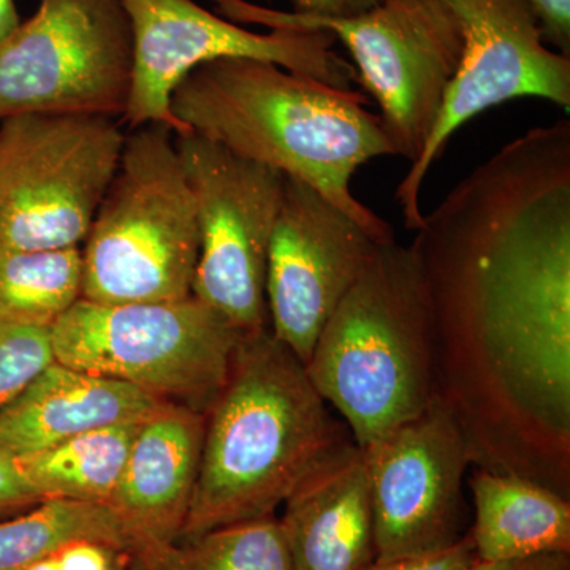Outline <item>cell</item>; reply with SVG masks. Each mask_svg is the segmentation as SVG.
<instances>
[{
	"label": "cell",
	"mask_w": 570,
	"mask_h": 570,
	"mask_svg": "<svg viewBox=\"0 0 570 570\" xmlns=\"http://www.w3.org/2000/svg\"><path fill=\"white\" fill-rule=\"evenodd\" d=\"M436 397L472 466L570 491V122L509 141L423 216Z\"/></svg>",
	"instance_id": "1"
},
{
	"label": "cell",
	"mask_w": 570,
	"mask_h": 570,
	"mask_svg": "<svg viewBox=\"0 0 570 570\" xmlns=\"http://www.w3.org/2000/svg\"><path fill=\"white\" fill-rule=\"evenodd\" d=\"M171 112L184 132L309 184L379 243L395 242L392 225L352 194L362 165L395 156L362 92L272 62L217 59L176 86Z\"/></svg>",
	"instance_id": "2"
},
{
	"label": "cell",
	"mask_w": 570,
	"mask_h": 570,
	"mask_svg": "<svg viewBox=\"0 0 570 570\" xmlns=\"http://www.w3.org/2000/svg\"><path fill=\"white\" fill-rule=\"evenodd\" d=\"M352 439L272 330L243 333L205 414L204 448L181 540L275 515L288 494Z\"/></svg>",
	"instance_id": "3"
},
{
	"label": "cell",
	"mask_w": 570,
	"mask_h": 570,
	"mask_svg": "<svg viewBox=\"0 0 570 570\" xmlns=\"http://www.w3.org/2000/svg\"><path fill=\"white\" fill-rule=\"evenodd\" d=\"M305 367L360 449L436 400L430 309L411 245L381 246L322 328Z\"/></svg>",
	"instance_id": "4"
},
{
	"label": "cell",
	"mask_w": 570,
	"mask_h": 570,
	"mask_svg": "<svg viewBox=\"0 0 570 570\" xmlns=\"http://www.w3.org/2000/svg\"><path fill=\"white\" fill-rule=\"evenodd\" d=\"M198 249L197 206L174 130L159 122L130 130L81 250V298L102 305L189 298Z\"/></svg>",
	"instance_id": "5"
},
{
	"label": "cell",
	"mask_w": 570,
	"mask_h": 570,
	"mask_svg": "<svg viewBox=\"0 0 570 570\" xmlns=\"http://www.w3.org/2000/svg\"><path fill=\"white\" fill-rule=\"evenodd\" d=\"M213 2L234 22L335 36L354 59L356 81L381 108L377 116L395 156L411 165L422 157L463 58L460 21L444 0H382L346 18L265 9L246 0Z\"/></svg>",
	"instance_id": "6"
},
{
	"label": "cell",
	"mask_w": 570,
	"mask_h": 570,
	"mask_svg": "<svg viewBox=\"0 0 570 570\" xmlns=\"http://www.w3.org/2000/svg\"><path fill=\"white\" fill-rule=\"evenodd\" d=\"M243 332L195 296L178 302L78 299L51 325L61 365L116 379L206 414Z\"/></svg>",
	"instance_id": "7"
},
{
	"label": "cell",
	"mask_w": 570,
	"mask_h": 570,
	"mask_svg": "<svg viewBox=\"0 0 570 570\" xmlns=\"http://www.w3.org/2000/svg\"><path fill=\"white\" fill-rule=\"evenodd\" d=\"M121 121L100 115L0 121V250L80 247L121 163Z\"/></svg>",
	"instance_id": "8"
},
{
	"label": "cell",
	"mask_w": 570,
	"mask_h": 570,
	"mask_svg": "<svg viewBox=\"0 0 570 570\" xmlns=\"http://www.w3.org/2000/svg\"><path fill=\"white\" fill-rule=\"evenodd\" d=\"M132 75L122 0H40L0 43V121L37 112L121 119Z\"/></svg>",
	"instance_id": "9"
},
{
	"label": "cell",
	"mask_w": 570,
	"mask_h": 570,
	"mask_svg": "<svg viewBox=\"0 0 570 570\" xmlns=\"http://www.w3.org/2000/svg\"><path fill=\"white\" fill-rule=\"evenodd\" d=\"M175 142L197 206L193 296L239 332L269 328L266 264L285 175L193 130Z\"/></svg>",
	"instance_id": "10"
},
{
	"label": "cell",
	"mask_w": 570,
	"mask_h": 570,
	"mask_svg": "<svg viewBox=\"0 0 570 570\" xmlns=\"http://www.w3.org/2000/svg\"><path fill=\"white\" fill-rule=\"evenodd\" d=\"M134 31V75L121 124L130 130L159 122L184 132L171 112V96L189 71L217 59H255L354 89L355 67L335 51L326 31H247L194 0H122Z\"/></svg>",
	"instance_id": "11"
},
{
	"label": "cell",
	"mask_w": 570,
	"mask_h": 570,
	"mask_svg": "<svg viewBox=\"0 0 570 570\" xmlns=\"http://www.w3.org/2000/svg\"><path fill=\"white\" fill-rule=\"evenodd\" d=\"M459 18L463 58L422 157L397 184L395 200L417 230L423 184L456 130L480 112L535 97L570 108V58L543 39L530 0H444Z\"/></svg>",
	"instance_id": "12"
},
{
	"label": "cell",
	"mask_w": 570,
	"mask_h": 570,
	"mask_svg": "<svg viewBox=\"0 0 570 570\" xmlns=\"http://www.w3.org/2000/svg\"><path fill=\"white\" fill-rule=\"evenodd\" d=\"M377 562L448 550L469 532L463 482L471 452L439 397L417 417L363 448Z\"/></svg>",
	"instance_id": "13"
},
{
	"label": "cell",
	"mask_w": 570,
	"mask_h": 570,
	"mask_svg": "<svg viewBox=\"0 0 570 570\" xmlns=\"http://www.w3.org/2000/svg\"><path fill=\"white\" fill-rule=\"evenodd\" d=\"M382 245L309 184L285 176L266 264V306L273 336L303 365Z\"/></svg>",
	"instance_id": "14"
},
{
	"label": "cell",
	"mask_w": 570,
	"mask_h": 570,
	"mask_svg": "<svg viewBox=\"0 0 570 570\" xmlns=\"http://www.w3.org/2000/svg\"><path fill=\"white\" fill-rule=\"evenodd\" d=\"M292 570H370L377 562L373 499L354 439L325 456L284 501Z\"/></svg>",
	"instance_id": "15"
},
{
	"label": "cell",
	"mask_w": 570,
	"mask_h": 570,
	"mask_svg": "<svg viewBox=\"0 0 570 570\" xmlns=\"http://www.w3.org/2000/svg\"><path fill=\"white\" fill-rule=\"evenodd\" d=\"M204 434L205 414L175 403L165 404L138 428L110 501L137 540V557L181 538L197 483Z\"/></svg>",
	"instance_id": "16"
},
{
	"label": "cell",
	"mask_w": 570,
	"mask_h": 570,
	"mask_svg": "<svg viewBox=\"0 0 570 570\" xmlns=\"http://www.w3.org/2000/svg\"><path fill=\"white\" fill-rule=\"evenodd\" d=\"M165 404L135 385L55 362L0 411V450L21 459L97 428L145 422Z\"/></svg>",
	"instance_id": "17"
},
{
	"label": "cell",
	"mask_w": 570,
	"mask_h": 570,
	"mask_svg": "<svg viewBox=\"0 0 570 570\" xmlns=\"http://www.w3.org/2000/svg\"><path fill=\"white\" fill-rule=\"evenodd\" d=\"M469 528L479 561L570 553V502L558 491L515 474L474 468Z\"/></svg>",
	"instance_id": "18"
},
{
	"label": "cell",
	"mask_w": 570,
	"mask_h": 570,
	"mask_svg": "<svg viewBox=\"0 0 570 570\" xmlns=\"http://www.w3.org/2000/svg\"><path fill=\"white\" fill-rule=\"evenodd\" d=\"M140 423H118L78 434L17 459L22 475L43 501L110 504Z\"/></svg>",
	"instance_id": "19"
},
{
	"label": "cell",
	"mask_w": 570,
	"mask_h": 570,
	"mask_svg": "<svg viewBox=\"0 0 570 570\" xmlns=\"http://www.w3.org/2000/svg\"><path fill=\"white\" fill-rule=\"evenodd\" d=\"M102 540L138 553V543L110 504L47 499L0 520V570H28L75 540Z\"/></svg>",
	"instance_id": "20"
},
{
	"label": "cell",
	"mask_w": 570,
	"mask_h": 570,
	"mask_svg": "<svg viewBox=\"0 0 570 570\" xmlns=\"http://www.w3.org/2000/svg\"><path fill=\"white\" fill-rule=\"evenodd\" d=\"M135 562L137 570H292L279 520L275 515L153 547L141 551Z\"/></svg>",
	"instance_id": "21"
},
{
	"label": "cell",
	"mask_w": 570,
	"mask_h": 570,
	"mask_svg": "<svg viewBox=\"0 0 570 570\" xmlns=\"http://www.w3.org/2000/svg\"><path fill=\"white\" fill-rule=\"evenodd\" d=\"M80 247L0 250V317L51 326L81 298Z\"/></svg>",
	"instance_id": "22"
},
{
	"label": "cell",
	"mask_w": 570,
	"mask_h": 570,
	"mask_svg": "<svg viewBox=\"0 0 570 570\" xmlns=\"http://www.w3.org/2000/svg\"><path fill=\"white\" fill-rule=\"evenodd\" d=\"M55 362L51 326L0 317V411Z\"/></svg>",
	"instance_id": "23"
},
{
	"label": "cell",
	"mask_w": 570,
	"mask_h": 570,
	"mask_svg": "<svg viewBox=\"0 0 570 570\" xmlns=\"http://www.w3.org/2000/svg\"><path fill=\"white\" fill-rule=\"evenodd\" d=\"M28 570H137L130 550L102 540H75Z\"/></svg>",
	"instance_id": "24"
},
{
	"label": "cell",
	"mask_w": 570,
	"mask_h": 570,
	"mask_svg": "<svg viewBox=\"0 0 570 570\" xmlns=\"http://www.w3.org/2000/svg\"><path fill=\"white\" fill-rule=\"evenodd\" d=\"M478 561L471 534L464 535L455 546L436 553L403 560L376 562L370 570H469Z\"/></svg>",
	"instance_id": "25"
},
{
	"label": "cell",
	"mask_w": 570,
	"mask_h": 570,
	"mask_svg": "<svg viewBox=\"0 0 570 570\" xmlns=\"http://www.w3.org/2000/svg\"><path fill=\"white\" fill-rule=\"evenodd\" d=\"M41 501L22 475L17 459L0 450V519L24 512Z\"/></svg>",
	"instance_id": "26"
},
{
	"label": "cell",
	"mask_w": 570,
	"mask_h": 570,
	"mask_svg": "<svg viewBox=\"0 0 570 570\" xmlns=\"http://www.w3.org/2000/svg\"><path fill=\"white\" fill-rule=\"evenodd\" d=\"M543 39L553 50L570 58V0H530Z\"/></svg>",
	"instance_id": "27"
},
{
	"label": "cell",
	"mask_w": 570,
	"mask_h": 570,
	"mask_svg": "<svg viewBox=\"0 0 570 570\" xmlns=\"http://www.w3.org/2000/svg\"><path fill=\"white\" fill-rule=\"evenodd\" d=\"M382 0H292L295 13L309 17L346 18L374 9Z\"/></svg>",
	"instance_id": "28"
},
{
	"label": "cell",
	"mask_w": 570,
	"mask_h": 570,
	"mask_svg": "<svg viewBox=\"0 0 570 570\" xmlns=\"http://www.w3.org/2000/svg\"><path fill=\"white\" fill-rule=\"evenodd\" d=\"M469 570H570L569 553L539 554L510 561H475Z\"/></svg>",
	"instance_id": "29"
},
{
	"label": "cell",
	"mask_w": 570,
	"mask_h": 570,
	"mask_svg": "<svg viewBox=\"0 0 570 570\" xmlns=\"http://www.w3.org/2000/svg\"><path fill=\"white\" fill-rule=\"evenodd\" d=\"M20 24L21 18L14 0H0V43L9 39Z\"/></svg>",
	"instance_id": "30"
}]
</instances>
